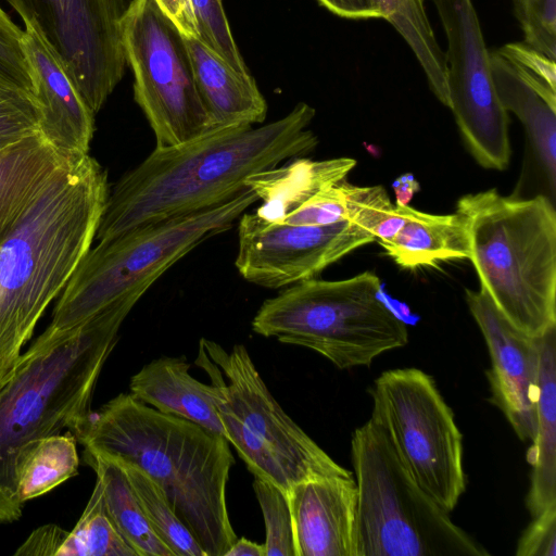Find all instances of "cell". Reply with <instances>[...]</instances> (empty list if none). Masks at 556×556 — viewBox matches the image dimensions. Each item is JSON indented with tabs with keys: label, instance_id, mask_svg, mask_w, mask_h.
<instances>
[{
	"label": "cell",
	"instance_id": "d590c367",
	"mask_svg": "<svg viewBox=\"0 0 556 556\" xmlns=\"http://www.w3.org/2000/svg\"><path fill=\"white\" fill-rule=\"evenodd\" d=\"M317 2L342 18L354 21L381 18L369 0H317Z\"/></svg>",
	"mask_w": 556,
	"mask_h": 556
},
{
	"label": "cell",
	"instance_id": "f546056e",
	"mask_svg": "<svg viewBox=\"0 0 556 556\" xmlns=\"http://www.w3.org/2000/svg\"><path fill=\"white\" fill-rule=\"evenodd\" d=\"M198 38L236 72L251 75L232 37L222 0H190Z\"/></svg>",
	"mask_w": 556,
	"mask_h": 556
},
{
	"label": "cell",
	"instance_id": "9a60e30c",
	"mask_svg": "<svg viewBox=\"0 0 556 556\" xmlns=\"http://www.w3.org/2000/svg\"><path fill=\"white\" fill-rule=\"evenodd\" d=\"M466 302L490 353V401L520 440L532 441L536 431L540 337L514 327L480 289H467Z\"/></svg>",
	"mask_w": 556,
	"mask_h": 556
},
{
	"label": "cell",
	"instance_id": "e575fe53",
	"mask_svg": "<svg viewBox=\"0 0 556 556\" xmlns=\"http://www.w3.org/2000/svg\"><path fill=\"white\" fill-rule=\"evenodd\" d=\"M67 532L56 525L42 526L31 532L27 540L16 549L15 555L59 556Z\"/></svg>",
	"mask_w": 556,
	"mask_h": 556
},
{
	"label": "cell",
	"instance_id": "ba28073f",
	"mask_svg": "<svg viewBox=\"0 0 556 556\" xmlns=\"http://www.w3.org/2000/svg\"><path fill=\"white\" fill-rule=\"evenodd\" d=\"M199 348L195 363L214 387L226 439L255 478L287 493L301 481L353 475L283 410L244 345L236 344L228 353L203 338Z\"/></svg>",
	"mask_w": 556,
	"mask_h": 556
},
{
	"label": "cell",
	"instance_id": "74e56055",
	"mask_svg": "<svg viewBox=\"0 0 556 556\" xmlns=\"http://www.w3.org/2000/svg\"><path fill=\"white\" fill-rule=\"evenodd\" d=\"M393 189L396 199L395 204L405 206L412 200L414 193L419 190V184L410 174H406L393 182Z\"/></svg>",
	"mask_w": 556,
	"mask_h": 556
},
{
	"label": "cell",
	"instance_id": "603a6c76",
	"mask_svg": "<svg viewBox=\"0 0 556 556\" xmlns=\"http://www.w3.org/2000/svg\"><path fill=\"white\" fill-rule=\"evenodd\" d=\"M536 431L526 505L532 518L556 504V328L540 337Z\"/></svg>",
	"mask_w": 556,
	"mask_h": 556
},
{
	"label": "cell",
	"instance_id": "44dd1931",
	"mask_svg": "<svg viewBox=\"0 0 556 556\" xmlns=\"http://www.w3.org/2000/svg\"><path fill=\"white\" fill-rule=\"evenodd\" d=\"M185 42L213 130L264 123L267 103L252 75L236 72L198 37Z\"/></svg>",
	"mask_w": 556,
	"mask_h": 556
},
{
	"label": "cell",
	"instance_id": "836d02e7",
	"mask_svg": "<svg viewBox=\"0 0 556 556\" xmlns=\"http://www.w3.org/2000/svg\"><path fill=\"white\" fill-rule=\"evenodd\" d=\"M517 556H556V504L533 517L522 533Z\"/></svg>",
	"mask_w": 556,
	"mask_h": 556
},
{
	"label": "cell",
	"instance_id": "52a82bcc",
	"mask_svg": "<svg viewBox=\"0 0 556 556\" xmlns=\"http://www.w3.org/2000/svg\"><path fill=\"white\" fill-rule=\"evenodd\" d=\"M357 488L355 556H485L407 471L371 418L351 438Z\"/></svg>",
	"mask_w": 556,
	"mask_h": 556
},
{
	"label": "cell",
	"instance_id": "1f68e13d",
	"mask_svg": "<svg viewBox=\"0 0 556 556\" xmlns=\"http://www.w3.org/2000/svg\"><path fill=\"white\" fill-rule=\"evenodd\" d=\"M42 108L35 94L0 87V149L41 132Z\"/></svg>",
	"mask_w": 556,
	"mask_h": 556
},
{
	"label": "cell",
	"instance_id": "484cf974",
	"mask_svg": "<svg viewBox=\"0 0 556 556\" xmlns=\"http://www.w3.org/2000/svg\"><path fill=\"white\" fill-rule=\"evenodd\" d=\"M76 441L67 431L41 438L22 450L15 466L16 491L22 504L78 475Z\"/></svg>",
	"mask_w": 556,
	"mask_h": 556
},
{
	"label": "cell",
	"instance_id": "4dcf8cb0",
	"mask_svg": "<svg viewBox=\"0 0 556 556\" xmlns=\"http://www.w3.org/2000/svg\"><path fill=\"white\" fill-rule=\"evenodd\" d=\"M21 29L0 7V87L37 97V81Z\"/></svg>",
	"mask_w": 556,
	"mask_h": 556
},
{
	"label": "cell",
	"instance_id": "d6986e66",
	"mask_svg": "<svg viewBox=\"0 0 556 556\" xmlns=\"http://www.w3.org/2000/svg\"><path fill=\"white\" fill-rule=\"evenodd\" d=\"M42 132L0 149V244L22 223L53 177L74 157Z\"/></svg>",
	"mask_w": 556,
	"mask_h": 556
},
{
	"label": "cell",
	"instance_id": "5bb4252c",
	"mask_svg": "<svg viewBox=\"0 0 556 556\" xmlns=\"http://www.w3.org/2000/svg\"><path fill=\"white\" fill-rule=\"evenodd\" d=\"M372 241L374 233L357 219L289 225L254 210L239 217L235 265L247 281L280 289L316 278L331 264Z\"/></svg>",
	"mask_w": 556,
	"mask_h": 556
},
{
	"label": "cell",
	"instance_id": "f35d334b",
	"mask_svg": "<svg viewBox=\"0 0 556 556\" xmlns=\"http://www.w3.org/2000/svg\"><path fill=\"white\" fill-rule=\"evenodd\" d=\"M224 556H265V548L263 544L245 538H237Z\"/></svg>",
	"mask_w": 556,
	"mask_h": 556
},
{
	"label": "cell",
	"instance_id": "8992f818",
	"mask_svg": "<svg viewBox=\"0 0 556 556\" xmlns=\"http://www.w3.org/2000/svg\"><path fill=\"white\" fill-rule=\"evenodd\" d=\"M380 290V279L370 271L341 280L306 279L265 300L252 329L315 351L339 369L369 366L408 342L406 324Z\"/></svg>",
	"mask_w": 556,
	"mask_h": 556
},
{
	"label": "cell",
	"instance_id": "9c48e42d",
	"mask_svg": "<svg viewBox=\"0 0 556 556\" xmlns=\"http://www.w3.org/2000/svg\"><path fill=\"white\" fill-rule=\"evenodd\" d=\"M256 201L258 198L248 187L218 205L98 241L64 287L48 327L68 328L122 296L143 295L199 244L232 228Z\"/></svg>",
	"mask_w": 556,
	"mask_h": 556
},
{
	"label": "cell",
	"instance_id": "4fadbf2b",
	"mask_svg": "<svg viewBox=\"0 0 556 556\" xmlns=\"http://www.w3.org/2000/svg\"><path fill=\"white\" fill-rule=\"evenodd\" d=\"M447 40L448 108L472 157L486 169L510 161L509 116L497 96L472 0H432Z\"/></svg>",
	"mask_w": 556,
	"mask_h": 556
},
{
	"label": "cell",
	"instance_id": "8fae6325",
	"mask_svg": "<svg viewBox=\"0 0 556 556\" xmlns=\"http://www.w3.org/2000/svg\"><path fill=\"white\" fill-rule=\"evenodd\" d=\"M134 98L155 147L188 142L213 130L199 92L185 37L153 0H131L123 20Z\"/></svg>",
	"mask_w": 556,
	"mask_h": 556
},
{
	"label": "cell",
	"instance_id": "7a4b0ae2",
	"mask_svg": "<svg viewBox=\"0 0 556 556\" xmlns=\"http://www.w3.org/2000/svg\"><path fill=\"white\" fill-rule=\"evenodd\" d=\"M75 438L86 452L144 471L206 556H224L237 540L226 501L235 464L226 438L163 414L130 393L91 413Z\"/></svg>",
	"mask_w": 556,
	"mask_h": 556
},
{
	"label": "cell",
	"instance_id": "ffe728a7",
	"mask_svg": "<svg viewBox=\"0 0 556 556\" xmlns=\"http://www.w3.org/2000/svg\"><path fill=\"white\" fill-rule=\"evenodd\" d=\"M189 368L185 357L155 358L130 378L129 393L163 414L192 421L226 438L214 387L193 378Z\"/></svg>",
	"mask_w": 556,
	"mask_h": 556
},
{
	"label": "cell",
	"instance_id": "30bf717a",
	"mask_svg": "<svg viewBox=\"0 0 556 556\" xmlns=\"http://www.w3.org/2000/svg\"><path fill=\"white\" fill-rule=\"evenodd\" d=\"M368 392L370 418L418 485L450 514L466 490L463 434L434 379L418 368L390 369Z\"/></svg>",
	"mask_w": 556,
	"mask_h": 556
},
{
	"label": "cell",
	"instance_id": "ac0fdd59",
	"mask_svg": "<svg viewBox=\"0 0 556 556\" xmlns=\"http://www.w3.org/2000/svg\"><path fill=\"white\" fill-rule=\"evenodd\" d=\"M490 68L501 103L525 127L531 150L552 193L556 180V85L519 62L489 51Z\"/></svg>",
	"mask_w": 556,
	"mask_h": 556
},
{
	"label": "cell",
	"instance_id": "6da1fadb",
	"mask_svg": "<svg viewBox=\"0 0 556 556\" xmlns=\"http://www.w3.org/2000/svg\"><path fill=\"white\" fill-rule=\"evenodd\" d=\"M316 111L298 103L265 125L214 129L188 142L154 150L110 188L94 239H109L224 203L245 180L318 144L308 128Z\"/></svg>",
	"mask_w": 556,
	"mask_h": 556
},
{
	"label": "cell",
	"instance_id": "d6a6232c",
	"mask_svg": "<svg viewBox=\"0 0 556 556\" xmlns=\"http://www.w3.org/2000/svg\"><path fill=\"white\" fill-rule=\"evenodd\" d=\"M523 42L556 59V0H511Z\"/></svg>",
	"mask_w": 556,
	"mask_h": 556
},
{
	"label": "cell",
	"instance_id": "cb8c5ba5",
	"mask_svg": "<svg viewBox=\"0 0 556 556\" xmlns=\"http://www.w3.org/2000/svg\"><path fill=\"white\" fill-rule=\"evenodd\" d=\"M84 460L96 472L111 519L137 556H174L148 522L122 467L86 451Z\"/></svg>",
	"mask_w": 556,
	"mask_h": 556
},
{
	"label": "cell",
	"instance_id": "7402d4cb",
	"mask_svg": "<svg viewBox=\"0 0 556 556\" xmlns=\"http://www.w3.org/2000/svg\"><path fill=\"white\" fill-rule=\"evenodd\" d=\"M404 222L393 237L379 242L401 268L433 267L441 262L468 260L466 222L453 214H430L403 206Z\"/></svg>",
	"mask_w": 556,
	"mask_h": 556
},
{
	"label": "cell",
	"instance_id": "83f0119b",
	"mask_svg": "<svg viewBox=\"0 0 556 556\" xmlns=\"http://www.w3.org/2000/svg\"><path fill=\"white\" fill-rule=\"evenodd\" d=\"M59 556H137L111 519L98 480L80 518L67 532Z\"/></svg>",
	"mask_w": 556,
	"mask_h": 556
},
{
	"label": "cell",
	"instance_id": "4316f807",
	"mask_svg": "<svg viewBox=\"0 0 556 556\" xmlns=\"http://www.w3.org/2000/svg\"><path fill=\"white\" fill-rule=\"evenodd\" d=\"M116 464L124 470L154 533L174 556H206L193 534L174 511L164 491L140 468L127 463Z\"/></svg>",
	"mask_w": 556,
	"mask_h": 556
},
{
	"label": "cell",
	"instance_id": "5b68a950",
	"mask_svg": "<svg viewBox=\"0 0 556 556\" xmlns=\"http://www.w3.org/2000/svg\"><path fill=\"white\" fill-rule=\"evenodd\" d=\"M469 256L480 290L518 330L556 328V212L545 195L521 199L489 189L462 197Z\"/></svg>",
	"mask_w": 556,
	"mask_h": 556
},
{
	"label": "cell",
	"instance_id": "2e32d148",
	"mask_svg": "<svg viewBox=\"0 0 556 556\" xmlns=\"http://www.w3.org/2000/svg\"><path fill=\"white\" fill-rule=\"evenodd\" d=\"M286 494L295 556H355L357 488L353 475L301 481Z\"/></svg>",
	"mask_w": 556,
	"mask_h": 556
},
{
	"label": "cell",
	"instance_id": "3957f363",
	"mask_svg": "<svg viewBox=\"0 0 556 556\" xmlns=\"http://www.w3.org/2000/svg\"><path fill=\"white\" fill-rule=\"evenodd\" d=\"M141 296H122L68 328L47 327L0 380V525L22 516L15 481L22 450L63 429L81 430L118 330Z\"/></svg>",
	"mask_w": 556,
	"mask_h": 556
},
{
	"label": "cell",
	"instance_id": "d4e9b609",
	"mask_svg": "<svg viewBox=\"0 0 556 556\" xmlns=\"http://www.w3.org/2000/svg\"><path fill=\"white\" fill-rule=\"evenodd\" d=\"M381 18L403 37L419 62L437 99L448 108L447 62L426 11L427 0H369Z\"/></svg>",
	"mask_w": 556,
	"mask_h": 556
},
{
	"label": "cell",
	"instance_id": "e0dca14e",
	"mask_svg": "<svg viewBox=\"0 0 556 556\" xmlns=\"http://www.w3.org/2000/svg\"><path fill=\"white\" fill-rule=\"evenodd\" d=\"M25 25V47L35 72L37 98L42 108V135L59 150L88 154L94 132L93 112L84 101L65 66L30 22Z\"/></svg>",
	"mask_w": 556,
	"mask_h": 556
},
{
	"label": "cell",
	"instance_id": "8d00e7d4",
	"mask_svg": "<svg viewBox=\"0 0 556 556\" xmlns=\"http://www.w3.org/2000/svg\"><path fill=\"white\" fill-rule=\"evenodd\" d=\"M185 37H198L194 18L180 0H153Z\"/></svg>",
	"mask_w": 556,
	"mask_h": 556
},
{
	"label": "cell",
	"instance_id": "7c38bea8",
	"mask_svg": "<svg viewBox=\"0 0 556 556\" xmlns=\"http://www.w3.org/2000/svg\"><path fill=\"white\" fill-rule=\"evenodd\" d=\"M30 22L62 61L89 109L97 114L127 65L123 20L126 0H5Z\"/></svg>",
	"mask_w": 556,
	"mask_h": 556
},
{
	"label": "cell",
	"instance_id": "277c9868",
	"mask_svg": "<svg viewBox=\"0 0 556 556\" xmlns=\"http://www.w3.org/2000/svg\"><path fill=\"white\" fill-rule=\"evenodd\" d=\"M109 191L108 172L77 155L0 244V380L91 248Z\"/></svg>",
	"mask_w": 556,
	"mask_h": 556
},
{
	"label": "cell",
	"instance_id": "f1b7e54d",
	"mask_svg": "<svg viewBox=\"0 0 556 556\" xmlns=\"http://www.w3.org/2000/svg\"><path fill=\"white\" fill-rule=\"evenodd\" d=\"M253 490L265 525V556H295L287 494L279 486L255 478Z\"/></svg>",
	"mask_w": 556,
	"mask_h": 556
}]
</instances>
